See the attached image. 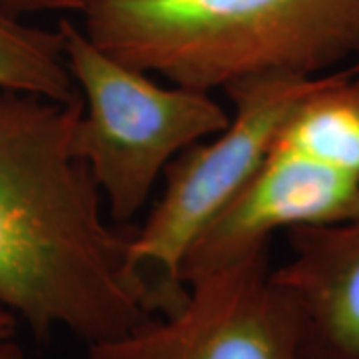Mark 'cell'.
<instances>
[{
  "label": "cell",
  "instance_id": "cell-11",
  "mask_svg": "<svg viewBox=\"0 0 359 359\" xmlns=\"http://www.w3.org/2000/svg\"><path fill=\"white\" fill-rule=\"evenodd\" d=\"M16 327H18V320L14 318L11 311L0 308V341L16 337Z\"/></svg>",
  "mask_w": 359,
  "mask_h": 359
},
{
  "label": "cell",
  "instance_id": "cell-12",
  "mask_svg": "<svg viewBox=\"0 0 359 359\" xmlns=\"http://www.w3.org/2000/svg\"><path fill=\"white\" fill-rule=\"evenodd\" d=\"M0 359H26L22 347L16 344V339H2L0 341Z\"/></svg>",
  "mask_w": 359,
  "mask_h": 359
},
{
  "label": "cell",
  "instance_id": "cell-10",
  "mask_svg": "<svg viewBox=\"0 0 359 359\" xmlns=\"http://www.w3.org/2000/svg\"><path fill=\"white\" fill-rule=\"evenodd\" d=\"M92 0H0V8L18 18L36 14H80Z\"/></svg>",
  "mask_w": 359,
  "mask_h": 359
},
{
  "label": "cell",
  "instance_id": "cell-5",
  "mask_svg": "<svg viewBox=\"0 0 359 359\" xmlns=\"http://www.w3.org/2000/svg\"><path fill=\"white\" fill-rule=\"evenodd\" d=\"M269 248L186 278L176 308L88 346V359H306L302 318Z\"/></svg>",
  "mask_w": 359,
  "mask_h": 359
},
{
  "label": "cell",
  "instance_id": "cell-4",
  "mask_svg": "<svg viewBox=\"0 0 359 359\" xmlns=\"http://www.w3.org/2000/svg\"><path fill=\"white\" fill-rule=\"evenodd\" d=\"M332 74H269L226 86L224 94L233 106L230 124L212 142H198L170 162L164 192L144 226L134 230L132 262L168 292L186 294L180 268L194 240L256 174L295 106Z\"/></svg>",
  "mask_w": 359,
  "mask_h": 359
},
{
  "label": "cell",
  "instance_id": "cell-13",
  "mask_svg": "<svg viewBox=\"0 0 359 359\" xmlns=\"http://www.w3.org/2000/svg\"><path fill=\"white\" fill-rule=\"evenodd\" d=\"M358 359H359V358H358Z\"/></svg>",
  "mask_w": 359,
  "mask_h": 359
},
{
  "label": "cell",
  "instance_id": "cell-6",
  "mask_svg": "<svg viewBox=\"0 0 359 359\" xmlns=\"http://www.w3.org/2000/svg\"><path fill=\"white\" fill-rule=\"evenodd\" d=\"M355 218L359 180L299 148L273 140L242 192L194 240L182 262L180 280L184 283L198 271L271 245L276 231Z\"/></svg>",
  "mask_w": 359,
  "mask_h": 359
},
{
  "label": "cell",
  "instance_id": "cell-2",
  "mask_svg": "<svg viewBox=\"0 0 359 359\" xmlns=\"http://www.w3.org/2000/svg\"><path fill=\"white\" fill-rule=\"evenodd\" d=\"M80 18L124 65L202 92L359 60V0H92Z\"/></svg>",
  "mask_w": 359,
  "mask_h": 359
},
{
  "label": "cell",
  "instance_id": "cell-7",
  "mask_svg": "<svg viewBox=\"0 0 359 359\" xmlns=\"http://www.w3.org/2000/svg\"><path fill=\"white\" fill-rule=\"evenodd\" d=\"M273 278L297 306L306 359L359 358V218L285 230Z\"/></svg>",
  "mask_w": 359,
  "mask_h": 359
},
{
  "label": "cell",
  "instance_id": "cell-3",
  "mask_svg": "<svg viewBox=\"0 0 359 359\" xmlns=\"http://www.w3.org/2000/svg\"><path fill=\"white\" fill-rule=\"evenodd\" d=\"M68 70L82 98L72 150L88 166L110 218L126 224L186 148L230 124L212 92L158 84L96 46L82 26L58 20Z\"/></svg>",
  "mask_w": 359,
  "mask_h": 359
},
{
  "label": "cell",
  "instance_id": "cell-8",
  "mask_svg": "<svg viewBox=\"0 0 359 359\" xmlns=\"http://www.w3.org/2000/svg\"><path fill=\"white\" fill-rule=\"evenodd\" d=\"M276 140L359 180V60L335 70L297 104Z\"/></svg>",
  "mask_w": 359,
  "mask_h": 359
},
{
  "label": "cell",
  "instance_id": "cell-9",
  "mask_svg": "<svg viewBox=\"0 0 359 359\" xmlns=\"http://www.w3.org/2000/svg\"><path fill=\"white\" fill-rule=\"evenodd\" d=\"M0 88L58 102L80 98L58 28H42L0 8Z\"/></svg>",
  "mask_w": 359,
  "mask_h": 359
},
{
  "label": "cell",
  "instance_id": "cell-1",
  "mask_svg": "<svg viewBox=\"0 0 359 359\" xmlns=\"http://www.w3.org/2000/svg\"><path fill=\"white\" fill-rule=\"evenodd\" d=\"M82 98L0 88V308L36 341L65 330L84 346L128 334L184 295L130 256L134 230L104 219V198L72 150Z\"/></svg>",
  "mask_w": 359,
  "mask_h": 359
}]
</instances>
